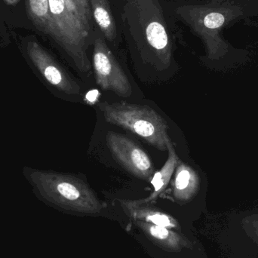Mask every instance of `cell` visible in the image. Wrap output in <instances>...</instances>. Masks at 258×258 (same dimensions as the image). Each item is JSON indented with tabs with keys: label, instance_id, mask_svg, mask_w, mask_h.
I'll return each instance as SVG.
<instances>
[{
	"label": "cell",
	"instance_id": "1",
	"mask_svg": "<svg viewBox=\"0 0 258 258\" xmlns=\"http://www.w3.org/2000/svg\"><path fill=\"white\" fill-rule=\"evenodd\" d=\"M122 32L141 58L160 69L173 59L171 15L161 0H116Z\"/></svg>",
	"mask_w": 258,
	"mask_h": 258
},
{
	"label": "cell",
	"instance_id": "2",
	"mask_svg": "<svg viewBox=\"0 0 258 258\" xmlns=\"http://www.w3.org/2000/svg\"><path fill=\"white\" fill-rule=\"evenodd\" d=\"M165 6L178 20L201 39L209 58L215 59L229 51L224 30L241 21L258 17V0H170Z\"/></svg>",
	"mask_w": 258,
	"mask_h": 258
},
{
	"label": "cell",
	"instance_id": "3",
	"mask_svg": "<svg viewBox=\"0 0 258 258\" xmlns=\"http://www.w3.org/2000/svg\"><path fill=\"white\" fill-rule=\"evenodd\" d=\"M22 174L33 194L54 207L96 209L98 202L89 185L74 174L24 166Z\"/></svg>",
	"mask_w": 258,
	"mask_h": 258
},
{
	"label": "cell",
	"instance_id": "4",
	"mask_svg": "<svg viewBox=\"0 0 258 258\" xmlns=\"http://www.w3.org/2000/svg\"><path fill=\"white\" fill-rule=\"evenodd\" d=\"M50 21L49 36L83 73L92 69L88 57V48L93 42V34L85 27L81 18L68 9L63 0H48Z\"/></svg>",
	"mask_w": 258,
	"mask_h": 258
},
{
	"label": "cell",
	"instance_id": "5",
	"mask_svg": "<svg viewBox=\"0 0 258 258\" xmlns=\"http://www.w3.org/2000/svg\"><path fill=\"white\" fill-rule=\"evenodd\" d=\"M106 122L130 131L161 151L167 150L170 138L166 121L149 106L128 103L98 104Z\"/></svg>",
	"mask_w": 258,
	"mask_h": 258
},
{
	"label": "cell",
	"instance_id": "6",
	"mask_svg": "<svg viewBox=\"0 0 258 258\" xmlns=\"http://www.w3.org/2000/svg\"><path fill=\"white\" fill-rule=\"evenodd\" d=\"M22 51L32 71L49 90L59 95H80L78 82L38 41L27 40Z\"/></svg>",
	"mask_w": 258,
	"mask_h": 258
},
{
	"label": "cell",
	"instance_id": "7",
	"mask_svg": "<svg viewBox=\"0 0 258 258\" xmlns=\"http://www.w3.org/2000/svg\"><path fill=\"white\" fill-rule=\"evenodd\" d=\"M92 66L98 86L122 98H128L132 87L128 77L109 48L104 36L95 27L93 32Z\"/></svg>",
	"mask_w": 258,
	"mask_h": 258
},
{
	"label": "cell",
	"instance_id": "8",
	"mask_svg": "<svg viewBox=\"0 0 258 258\" xmlns=\"http://www.w3.org/2000/svg\"><path fill=\"white\" fill-rule=\"evenodd\" d=\"M107 144L112 156L122 168L138 178L151 181L156 173L154 165L136 143L121 134L109 132Z\"/></svg>",
	"mask_w": 258,
	"mask_h": 258
},
{
	"label": "cell",
	"instance_id": "9",
	"mask_svg": "<svg viewBox=\"0 0 258 258\" xmlns=\"http://www.w3.org/2000/svg\"><path fill=\"white\" fill-rule=\"evenodd\" d=\"M95 27L105 40L114 43L117 40L118 29L109 0H89Z\"/></svg>",
	"mask_w": 258,
	"mask_h": 258
},
{
	"label": "cell",
	"instance_id": "10",
	"mask_svg": "<svg viewBox=\"0 0 258 258\" xmlns=\"http://www.w3.org/2000/svg\"><path fill=\"white\" fill-rule=\"evenodd\" d=\"M173 190L177 200H187L195 192L197 176L195 171L184 162L179 161L174 171Z\"/></svg>",
	"mask_w": 258,
	"mask_h": 258
},
{
	"label": "cell",
	"instance_id": "11",
	"mask_svg": "<svg viewBox=\"0 0 258 258\" xmlns=\"http://www.w3.org/2000/svg\"><path fill=\"white\" fill-rule=\"evenodd\" d=\"M167 150L168 152V159L164 164L162 168L158 172L155 173L153 179L150 181L154 188V190L149 200H153L162 191L165 190V188L169 183L170 180H171V177L177 168V164L180 161L171 140H169L167 144Z\"/></svg>",
	"mask_w": 258,
	"mask_h": 258
},
{
	"label": "cell",
	"instance_id": "12",
	"mask_svg": "<svg viewBox=\"0 0 258 258\" xmlns=\"http://www.w3.org/2000/svg\"><path fill=\"white\" fill-rule=\"evenodd\" d=\"M29 18L38 30L48 35L50 21L48 0H25Z\"/></svg>",
	"mask_w": 258,
	"mask_h": 258
},
{
	"label": "cell",
	"instance_id": "13",
	"mask_svg": "<svg viewBox=\"0 0 258 258\" xmlns=\"http://www.w3.org/2000/svg\"><path fill=\"white\" fill-rule=\"evenodd\" d=\"M80 11L83 21L88 30L93 33L95 24L92 18V11H91L90 2L89 0H73Z\"/></svg>",
	"mask_w": 258,
	"mask_h": 258
},
{
	"label": "cell",
	"instance_id": "14",
	"mask_svg": "<svg viewBox=\"0 0 258 258\" xmlns=\"http://www.w3.org/2000/svg\"><path fill=\"white\" fill-rule=\"evenodd\" d=\"M146 218L147 221L153 223V225L159 226V227H165V228L174 225L169 217L164 215V214L159 213V212L149 213L148 215H146Z\"/></svg>",
	"mask_w": 258,
	"mask_h": 258
},
{
	"label": "cell",
	"instance_id": "15",
	"mask_svg": "<svg viewBox=\"0 0 258 258\" xmlns=\"http://www.w3.org/2000/svg\"><path fill=\"white\" fill-rule=\"evenodd\" d=\"M150 231L151 234L158 239H165L169 234L165 227L156 225H153V227H150Z\"/></svg>",
	"mask_w": 258,
	"mask_h": 258
},
{
	"label": "cell",
	"instance_id": "16",
	"mask_svg": "<svg viewBox=\"0 0 258 258\" xmlns=\"http://www.w3.org/2000/svg\"><path fill=\"white\" fill-rule=\"evenodd\" d=\"M5 1L9 5H16L20 0H5Z\"/></svg>",
	"mask_w": 258,
	"mask_h": 258
},
{
	"label": "cell",
	"instance_id": "17",
	"mask_svg": "<svg viewBox=\"0 0 258 258\" xmlns=\"http://www.w3.org/2000/svg\"><path fill=\"white\" fill-rule=\"evenodd\" d=\"M213 3H221V2L225 1V0H211Z\"/></svg>",
	"mask_w": 258,
	"mask_h": 258
}]
</instances>
